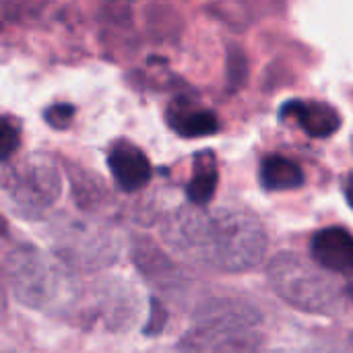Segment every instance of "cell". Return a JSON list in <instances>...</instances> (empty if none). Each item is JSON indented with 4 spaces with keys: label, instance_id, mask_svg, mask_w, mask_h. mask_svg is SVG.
Wrapping results in <instances>:
<instances>
[{
    "label": "cell",
    "instance_id": "obj_1",
    "mask_svg": "<svg viewBox=\"0 0 353 353\" xmlns=\"http://www.w3.org/2000/svg\"><path fill=\"white\" fill-rule=\"evenodd\" d=\"M165 236L178 250L225 273L256 267L267 248L263 225L254 215L242 211L178 213Z\"/></svg>",
    "mask_w": 353,
    "mask_h": 353
},
{
    "label": "cell",
    "instance_id": "obj_2",
    "mask_svg": "<svg viewBox=\"0 0 353 353\" xmlns=\"http://www.w3.org/2000/svg\"><path fill=\"white\" fill-rule=\"evenodd\" d=\"M4 273L12 296L31 310L62 314L79 298L72 269L58 256L21 244L4 256Z\"/></svg>",
    "mask_w": 353,
    "mask_h": 353
},
{
    "label": "cell",
    "instance_id": "obj_3",
    "mask_svg": "<svg viewBox=\"0 0 353 353\" xmlns=\"http://www.w3.org/2000/svg\"><path fill=\"white\" fill-rule=\"evenodd\" d=\"M269 281L273 290L298 310L331 314L337 308L339 298L335 285L292 252H281L271 261Z\"/></svg>",
    "mask_w": 353,
    "mask_h": 353
},
{
    "label": "cell",
    "instance_id": "obj_4",
    "mask_svg": "<svg viewBox=\"0 0 353 353\" xmlns=\"http://www.w3.org/2000/svg\"><path fill=\"white\" fill-rule=\"evenodd\" d=\"M56 246V256L70 269L105 267L118 256V244L110 234L101 232L99 228H89L77 219H66V223L58 225Z\"/></svg>",
    "mask_w": 353,
    "mask_h": 353
},
{
    "label": "cell",
    "instance_id": "obj_5",
    "mask_svg": "<svg viewBox=\"0 0 353 353\" xmlns=\"http://www.w3.org/2000/svg\"><path fill=\"white\" fill-rule=\"evenodd\" d=\"M60 174L50 161L31 163L8 184L12 201L17 203V207L25 209L27 215H39L43 209L54 205L60 196Z\"/></svg>",
    "mask_w": 353,
    "mask_h": 353
},
{
    "label": "cell",
    "instance_id": "obj_6",
    "mask_svg": "<svg viewBox=\"0 0 353 353\" xmlns=\"http://www.w3.org/2000/svg\"><path fill=\"white\" fill-rule=\"evenodd\" d=\"M314 263L331 273H353V236L339 225L319 230L310 242Z\"/></svg>",
    "mask_w": 353,
    "mask_h": 353
},
{
    "label": "cell",
    "instance_id": "obj_7",
    "mask_svg": "<svg viewBox=\"0 0 353 353\" xmlns=\"http://www.w3.org/2000/svg\"><path fill=\"white\" fill-rule=\"evenodd\" d=\"M108 165H110V172H112L116 184L126 192L141 190L151 180L149 157L132 143H126V141L116 143L110 149Z\"/></svg>",
    "mask_w": 353,
    "mask_h": 353
},
{
    "label": "cell",
    "instance_id": "obj_8",
    "mask_svg": "<svg viewBox=\"0 0 353 353\" xmlns=\"http://www.w3.org/2000/svg\"><path fill=\"white\" fill-rule=\"evenodd\" d=\"M283 112L298 120L302 130L314 139H327L335 134L341 126V116L327 103H304V101H290Z\"/></svg>",
    "mask_w": 353,
    "mask_h": 353
},
{
    "label": "cell",
    "instance_id": "obj_9",
    "mask_svg": "<svg viewBox=\"0 0 353 353\" xmlns=\"http://www.w3.org/2000/svg\"><path fill=\"white\" fill-rule=\"evenodd\" d=\"M261 184L271 192L296 190L304 184V172L298 163L281 155H269L261 163Z\"/></svg>",
    "mask_w": 353,
    "mask_h": 353
},
{
    "label": "cell",
    "instance_id": "obj_10",
    "mask_svg": "<svg viewBox=\"0 0 353 353\" xmlns=\"http://www.w3.org/2000/svg\"><path fill=\"white\" fill-rule=\"evenodd\" d=\"M219 172L211 153H201L194 163V174L186 186V196L194 207H205L217 192Z\"/></svg>",
    "mask_w": 353,
    "mask_h": 353
},
{
    "label": "cell",
    "instance_id": "obj_11",
    "mask_svg": "<svg viewBox=\"0 0 353 353\" xmlns=\"http://www.w3.org/2000/svg\"><path fill=\"white\" fill-rule=\"evenodd\" d=\"M170 124L172 128L186 139H199L215 134L219 128V120L209 110H196V108H174L170 110Z\"/></svg>",
    "mask_w": 353,
    "mask_h": 353
},
{
    "label": "cell",
    "instance_id": "obj_12",
    "mask_svg": "<svg viewBox=\"0 0 353 353\" xmlns=\"http://www.w3.org/2000/svg\"><path fill=\"white\" fill-rule=\"evenodd\" d=\"M134 263L141 273L153 283H174L176 269L165 254H161L151 242H139L134 246Z\"/></svg>",
    "mask_w": 353,
    "mask_h": 353
},
{
    "label": "cell",
    "instance_id": "obj_13",
    "mask_svg": "<svg viewBox=\"0 0 353 353\" xmlns=\"http://www.w3.org/2000/svg\"><path fill=\"white\" fill-rule=\"evenodd\" d=\"M256 350H259V337L250 333V329L228 333L211 341V353H256Z\"/></svg>",
    "mask_w": 353,
    "mask_h": 353
},
{
    "label": "cell",
    "instance_id": "obj_14",
    "mask_svg": "<svg viewBox=\"0 0 353 353\" xmlns=\"http://www.w3.org/2000/svg\"><path fill=\"white\" fill-rule=\"evenodd\" d=\"M19 149V128L10 118H0V161H6Z\"/></svg>",
    "mask_w": 353,
    "mask_h": 353
},
{
    "label": "cell",
    "instance_id": "obj_15",
    "mask_svg": "<svg viewBox=\"0 0 353 353\" xmlns=\"http://www.w3.org/2000/svg\"><path fill=\"white\" fill-rule=\"evenodd\" d=\"M165 323H168V310H165V306L159 300L153 298L151 306H149V321L145 325V335H149V337L159 335L163 331Z\"/></svg>",
    "mask_w": 353,
    "mask_h": 353
},
{
    "label": "cell",
    "instance_id": "obj_16",
    "mask_svg": "<svg viewBox=\"0 0 353 353\" xmlns=\"http://www.w3.org/2000/svg\"><path fill=\"white\" fill-rule=\"evenodd\" d=\"M72 118H74V108L68 103H56L50 110H46V122L58 130L66 128L72 122Z\"/></svg>",
    "mask_w": 353,
    "mask_h": 353
},
{
    "label": "cell",
    "instance_id": "obj_17",
    "mask_svg": "<svg viewBox=\"0 0 353 353\" xmlns=\"http://www.w3.org/2000/svg\"><path fill=\"white\" fill-rule=\"evenodd\" d=\"M345 196H347L350 205L353 207V174L347 178V184H345Z\"/></svg>",
    "mask_w": 353,
    "mask_h": 353
},
{
    "label": "cell",
    "instance_id": "obj_18",
    "mask_svg": "<svg viewBox=\"0 0 353 353\" xmlns=\"http://www.w3.org/2000/svg\"><path fill=\"white\" fill-rule=\"evenodd\" d=\"M350 294H352V296H353V283H352V285H350Z\"/></svg>",
    "mask_w": 353,
    "mask_h": 353
},
{
    "label": "cell",
    "instance_id": "obj_19",
    "mask_svg": "<svg viewBox=\"0 0 353 353\" xmlns=\"http://www.w3.org/2000/svg\"><path fill=\"white\" fill-rule=\"evenodd\" d=\"M0 353H14V352H0Z\"/></svg>",
    "mask_w": 353,
    "mask_h": 353
}]
</instances>
